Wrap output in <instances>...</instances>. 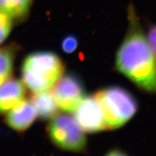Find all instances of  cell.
<instances>
[{"instance_id": "9", "label": "cell", "mask_w": 156, "mask_h": 156, "mask_svg": "<svg viewBox=\"0 0 156 156\" xmlns=\"http://www.w3.org/2000/svg\"><path fill=\"white\" fill-rule=\"evenodd\" d=\"M31 101L35 107L37 116L42 120H50L57 114L58 108L50 91L35 93Z\"/></svg>"}, {"instance_id": "1", "label": "cell", "mask_w": 156, "mask_h": 156, "mask_svg": "<svg viewBox=\"0 0 156 156\" xmlns=\"http://www.w3.org/2000/svg\"><path fill=\"white\" fill-rule=\"evenodd\" d=\"M128 27L115 57V68L140 89L156 94V62L146 33L132 4L128 9Z\"/></svg>"}, {"instance_id": "10", "label": "cell", "mask_w": 156, "mask_h": 156, "mask_svg": "<svg viewBox=\"0 0 156 156\" xmlns=\"http://www.w3.org/2000/svg\"><path fill=\"white\" fill-rule=\"evenodd\" d=\"M33 0H0V11L12 18L14 23L26 20L29 16Z\"/></svg>"}, {"instance_id": "4", "label": "cell", "mask_w": 156, "mask_h": 156, "mask_svg": "<svg viewBox=\"0 0 156 156\" xmlns=\"http://www.w3.org/2000/svg\"><path fill=\"white\" fill-rule=\"evenodd\" d=\"M47 132L52 143L62 150L74 153H85L87 139L74 117L67 114H57L50 119Z\"/></svg>"}, {"instance_id": "7", "label": "cell", "mask_w": 156, "mask_h": 156, "mask_svg": "<svg viewBox=\"0 0 156 156\" xmlns=\"http://www.w3.org/2000/svg\"><path fill=\"white\" fill-rule=\"evenodd\" d=\"M37 116V111L31 101L23 100L7 112L5 122L14 130L23 131L32 125Z\"/></svg>"}, {"instance_id": "15", "label": "cell", "mask_w": 156, "mask_h": 156, "mask_svg": "<svg viewBox=\"0 0 156 156\" xmlns=\"http://www.w3.org/2000/svg\"><path fill=\"white\" fill-rule=\"evenodd\" d=\"M104 156H129L124 151L120 149L115 148L109 151Z\"/></svg>"}, {"instance_id": "11", "label": "cell", "mask_w": 156, "mask_h": 156, "mask_svg": "<svg viewBox=\"0 0 156 156\" xmlns=\"http://www.w3.org/2000/svg\"><path fill=\"white\" fill-rule=\"evenodd\" d=\"M17 52L18 47L14 44L0 48V85L12 74Z\"/></svg>"}, {"instance_id": "13", "label": "cell", "mask_w": 156, "mask_h": 156, "mask_svg": "<svg viewBox=\"0 0 156 156\" xmlns=\"http://www.w3.org/2000/svg\"><path fill=\"white\" fill-rule=\"evenodd\" d=\"M79 45V41L76 36L68 35L62 38L61 44V50L66 54H71L76 51Z\"/></svg>"}, {"instance_id": "5", "label": "cell", "mask_w": 156, "mask_h": 156, "mask_svg": "<svg viewBox=\"0 0 156 156\" xmlns=\"http://www.w3.org/2000/svg\"><path fill=\"white\" fill-rule=\"evenodd\" d=\"M53 87L51 93L58 108L66 113H73L86 96L83 82L73 72L63 74Z\"/></svg>"}, {"instance_id": "8", "label": "cell", "mask_w": 156, "mask_h": 156, "mask_svg": "<svg viewBox=\"0 0 156 156\" xmlns=\"http://www.w3.org/2000/svg\"><path fill=\"white\" fill-rule=\"evenodd\" d=\"M26 87L22 81L9 79L0 85V114H4L26 96Z\"/></svg>"}, {"instance_id": "6", "label": "cell", "mask_w": 156, "mask_h": 156, "mask_svg": "<svg viewBox=\"0 0 156 156\" xmlns=\"http://www.w3.org/2000/svg\"><path fill=\"white\" fill-rule=\"evenodd\" d=\"M74 113L76 121L85 132L94 133L107 130L103 113L94 96H85Z\"/></svg>"}, {"instance_id": "14", "label": "cell", "mask_w": 156, "mask_h": 156, "mask_svg": "<svg viewBox=\"0 0 156 156\" xmlns=\"http://www.w3.org/2000/svg\"><path fill=\"white\" fill-rule=\"evenodd\" d=\"M146 33L156 62V24L150 25Z\"/></svg>"}, {"instance_id": "12", "label": "cell", "mask_w": 156, "mask_h": 156, "mask_svg": "<svg viewBox=\"0 0 156 156\" xmlns=\"http://www.w3.org/2000/svg\"><path fill=\"white\" fill-rule=\"evenodd\" d=\"M14 22L8 14L0 11V45L9 37Z\"/></svg>"}, {"instance_id": "3", "label": "cell", "mask_w": 156, "mask_h": 156, "mask_svg": "<svg viewBox=\"0 0 156 156\" xmlns=\"http://www.w3.org/2000/svg\"><path fill=\"white\" fill-rule=\"evenodd\" d=\"M103 113L107 130L118 129L136 114L138 102L129 91L119 86L98 90L94 95Z\"/></svg>"}, {"instance_id": "2", "label": "cell", "mask_w": 156, "mask_h": 156, "mask_svg": "<svg viewBox=\"0 0 156 156\" xmlns=\"http://www.w3.org/2000/svg\"><path fill=\"white\" fill-rule=\"evenodd\" d=\"M65 70L64 62L55 52H33L22 62V82L34 93L46 91L55 85Z\"/></svg>"}]
</instances>
